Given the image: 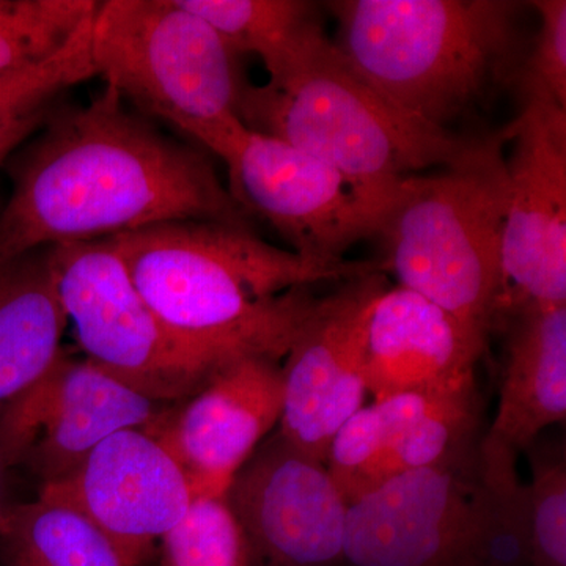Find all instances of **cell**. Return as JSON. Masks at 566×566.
Masks as SVG:
<instances>
[{
    "label": "cell",
    "mask_w": 566,
    "mask_h": 566,
    "mask_svg": "<svg viewBox=\"0 0 566 566\" xmlns=\"http://www.w3.org/2000/svg\"><path fill=\"white\" fill-rule=\"evenodd\" d=\"M41 126L10 167L0 263L166 222L252 229L199 148L156 129L107 85L84 106L51 109Z\"/></svg>",
    "instance_id": "6da1fadb"
},
{
    "label": "cell",
    "mask_w": 566,
    "mask_h": 566,
    "mask_svg": "<svg viewBox=\"0 0 566 566\" xmlns=\"http://www.w3.org/2000/svg\"><path fill=\"white\" fill-rule=\"evenodd\" d=\"M111 240L164 327L222 363L285 359L318 304L312 285L386 273L381 259L312 262L221 222L158 223Z\"/></svg>",
    "instance_id": "7a4b0ae2"
},
{
    "label": "cell",
    "mask_w": 566,
    "mask_h": 566,
    "mask_svg": "<svg viewBox=\"0 0 566 566\" xmlns=\"http://www.w3.org/2000/svg\"><path fill=\"white\" fill-rule=\"evenodd\" d=\"M334 41L348 65L408 117L453 133L502 85L526 46L510 0H338Z\"/></svg>",
    "instance_id": "3957f363"
},
{
    "label": "cell",
    "mask_w": 566,
    "mask_h": 566,
    "mask_svg": "<svg viewBox=\"0 0 566 566\" xmlns=\"http://www.w3.org/2000/svg\"><path fill=\"white\" fill-rule=\"evenodd\" d=\"M245 128L333 167L378 221L408 178L457 161L474 136L441 132L386 102L323 40L275 80L245 85Z\"/></svg>",
    "instance_id": "277c9868"
},
{
    "label": "cell",
    "mask_w": 566,
    "mask_h": 566,
    "mask_svg": "<svg viewBox=\"0 0 566 566\" xmlns=\"http://www.w3.org/2000/svg\"><path fill=\"white\" fill-rule=\"evenodd\" d=\"M510 129L408 178L379 222L386 274L490 337L510 303L504 274Z\"/></svg>",
    "instance_id": "5b68a950"
},
{
    "label": "cell",
    "mask_w": 566,
    "mask_h": 566,
    "mask_svg": "<svg viewBox=\"0 0 566 566\" xmlns=\"http://www.w3.org/2000/svg\"><path fill=\"white\" fill-rule=\"evenodd\" d=\"M96 76L126 104L200 142L240 120V55L182 0H104L91 25Z\"/></svg>",
    "instance_id": "8992f818"
},
{
    "label": "cell",
    "mask_w": 566,
    "mask_h": 566,
    "mask_svg": "<svg viewBox=\"0 0 566 566\" xmlns=\"http://www.w3.org/2000/svg\"><path fill=\"white\" fill-rule=\"evenodd\" d=\"M50 263L59 303L85 359L137 392L178 403L229 364L164 327L111 238L50 245Z\"/></svg>",
    "instance_id": "52a82bcc"
},
{
    "label": "cell",
    "mask_w": 566,
    "mask_h": 566,
    "mask_svg": "<svg viewBox=\"0 0 566 566\" xmlns=\"http://www.w3.org/2000/svg\"><path fill=\"white\" fill-rule=\"evenodd\" d=\"M200 145L226 164L238 205L251 218L270 223L303 259L345 262L354 244L378 234L374 212L340 174L308 153L253 133L241 120L211 133Z\"/></svg>",
    "instance_id": "ba28073f"
},
{
    "label": "cell",
    "mask_w": 566,
    "mask_h": 566,
    "mask_svg": "<svg viewBox=\"0 0 566 566\" xmlns=\"http://www.w3.org/2000/svg\"><path fill=\"white\" fill-rule=\"evenodd\" d=\"M170 405L62 348L0 416V460L7 469L25 465L44 485L77 468L111 434L150 427Z\"/></svg>",
    "instance_id": "9c48e42d"
},
{
    "label": "cell",
    "mask_w": 566,
    "mask_h": 566,
    "mask_svg": "<svg viewBox=\"0 0 566 566\" xmlns=\"http://www.w3.org/2000/svg\"><path fill=\"white\" fill-rule=\"evenodd\" d=\"M483 434L475 381L392 395L346 420L331 442L326 468L352 505L406 472L475 463Z\"/></svg>",
    "instance_id": "30bf717a"
},
{
    "label": "cell",
    "mask_w": 566,
    "mask_h": 566,
    "mask_svg": "<svg viewBox=\"0 0 566 566\" xmlns=\"http://www.w3.org/2000/svg\"><path fill=\"white\" fill-rule=\"evenodd\" d=\"M223 497L251 566H344L349 504L326 463L281 434L259 446Z\"/></svg>",
    "instance_id": "8fae6325"
},
{
    "label": "cell",
    "mask_w": 566,
    "mask_h": 566,
    "mask_svg": "<svg viewBox=\"0 0 566 566\" xmlns=\"http://www.w3.org/2000/svg\"><path fill=\"white\" fill-rule=\"evenodd\" d=\"M385 271L344 281L319 297L282 364L283 406L277 433L326 463L334 436L364 406L368 318L387 289Z\"/></svg>",
    "instance_id": "7c38bea8"
},
{
    "label": "cell",
    "mask_w": 566,
    "mask_h": 566,
    "mask_svg": "<svg viewBox=\"0 0 566 566\" xmlns=\"http://www.w3.org/2000/svg\"><path fill=\"white\" fill-rule=\"evenodd\" d=\"M476 461L406 472L353 502L344 566H485Z\"/></svg>",
    "instance_id": "4fadbf2b"
},
{
    "label": "cell",
    "mask_w": 566,
    "mask_h": 566,
    "mask_svg": "<svg viewBox=\"0 0 566 566\" xmlns=\"http://www.w3.org/2000/svg\"><path fill=\"white\" fill-rule=\"evenodd\" d=\"M509 129L502 249L509 304L566 305V109L524 103Z\"/></svg>",
    "instance_id": "5bb4252c"
},
{
    "label": "cell",
    "mask_w": 566,
    "mask_h": 566,
    "mask_svg": "<svg viewBox=\"0 0 566 566\" xmlns=\"http://www.w3.org/2000/svg\"><path fill=\"white\" fill-rule=\"evenodd\" d=\"M39 497L87 517L128 566L144 564L193 501L180 465L142 430L111 434Z\"/></svg>",
    "instance_id": "9a60e30c"
},
{
    "label": "cell",
    "mask_w": 566,
    "mask_h": 566,
    "mask_svg": "<svg viewBox=\"0 0 566 566\" xmlns=\"http://www.w3.org/2000/svg\"><path fill=\"white\" fill-rule=\"evenodd\" d=\"M283 370L273 357H238L145 428L177 461L193 499L221 497L279 424Z\"/></svg>",
    "instance_id": "2e32d148"
},
{
    "label": "cell",
    "mask_w": 566,
    "mask_h": 566,
    "mask_svg": "<svg viewBox=\"0 0 566 566\" xmlns=\"http://www.w3.org/2000/svg\"><path fill=\"white\" fill-rule=\"evenodd\" d=\"M488 337L403 286H387L368 318L364 378L375 400L475 381Z\"/></svg>",
    "instance_id": "e0dca14e"
},
{
    "label": "cell",
    "mask_w": 566,
    "mask_h": 566,
    "mask_svg": "<svg viewBox=\"0 0 566 566\" xmlns=\"http://www.w3.org/2000/svg\"><path fill=\"white\" fill-rule=\"evenodd\" d=\"M499 408L485 438L520 455L566 419V305L509 304Z\"/></svg>",
    "instance_id": "ac0fdd59"
},
{
    "label": "cell",
    "mask_w": 566,
    "mask_h": 566,
    "mask_svg": "<svg viewBox=\"0 0 566 566\" xmlns=\"http://www.w3.org/2000/svg\"><path fill=\"white\" fill-rule=\"evenodd\" d=\"M66 324L50 248L0 263V416L46 374Z\"/></svg>",
    "instance_id": "d6986e66"
},
{
    "label": "cell",
    "mask_w": 566,
    "mask_h": 566,
    "mask_svg": "<svg viewBox=\"0 0 566 566\" xmlns=\"http://www.w3.org/2000/svg\"><path fill=\"white\" fill-rule=\"evenodd\" d=\"M238 55L262 59L270 80L327 39L319 6L305 0H182Z\"/></svg>",
    "instance_id": "ffe728a7"
},
{
    "label": "cell",
    "mask_w": 566,
    "mask_h": 566,
    "mask_svg": "<svg viewBox=\"0 0 566 566\" xmlns=\"http://www.w3.org/2000/svg\"><path fill=\"white\" fill-rule=\"evenodd\" d=\"M0 566L128 565L87 517L36 497L0 510Z\"/></svg>",
    "instance_id": "44dd1931"
},
{
    "label": "cell",
    "mask_w": 566,
    "mask_h": 566,
    "mask_svg": "<svg viewBox=\"0 0 566 566\" xmlns=\"http://www.w3.org/2000/svg\"><path fill=\"white\" fill-rule=\"evenodd\" d=\"M516 453L483 434L474 505L485 566H528V495Z\"/></svg>",
    "instance_id": "7402d4cb"
},
{
    "label": "cell",
    "mask_w": 566,
    "mask_h": 566,
    "mask_svg": "<svg viewBox=\"0 0 566 566\" xmlns=\"http://www.w3.org/2000/svg\"><path fill=\"white\" fill-rule=\"evenodd\" d=\"M95 0H0V73L46 62L92 17Z\"/></svg>",
    "instance_id": "603a6c76"
},
{
    "label": "cell",
    "mask_w": 566,
    "mask_h": 566,
    "mask_svg": "<svg viewBox=\"0 0 566 566\" xmlns=\"http://www.w3.org/2000/svg\"><path fill=\"white\" fill-rule=\"evenodd\" d=\"M93 13L76 35L46 62L0 73V129L50 111L61 93L96 76L91 57Z\"/></svg>",
    "instance_id": "cb8c5ba5"
},
{
    "label": "cell",
    "mask_w": 566,
    "mask_h": 566,
    "mask_svg": "<svg viewBox=\"0 0 566 566\" xmlns=\"http://www.w3.org/2000/svg\"><path fill=\"white\" fill-rule=\"evenodd\" d=\"M163 566H251L248 543L226 497H196L161 538Z\"/></svg>",
    "instance_id": "d4e9b609"
},
{
    "label": "cell",
    "mask_w": 566,
    "mask_h": 566,
    "mask_svg": "<svg viewBox=\"0 0 566 566\" xmlns=\"http://www.w3.org/2000/svg\"><path fill=\"white\" fill-rule=\"evenodd\" d=\"M527 452L528 566H566L565 442H534Z\"/></svg>",
    "instance_id": "484cf974"
},
{
    "label": "cell",
    "mask_w": 566,
    "mask_h": 566,
    "mask_svg": "<svg viewBox=\"0 0 566 566\" xmlns=\"http://www.w3.org/2000/svg\"><path fill=\"white\" fill-rule=\"evenodd\" d=\"M538 13L534 43L526 48L512 87L524 103H549L566 109V2L535 0Z\"/></svg>",
    "instance_id": "4316f807"
},
{
    "label": "cell",
    "mask_w": 566,
    "mask_h": 566,
    "mask_svg": "<svg viewBox=\"0 0 566 566\" xmlns=\"http://www.w3.org/2000/svg\"><path fill=\"white\" fill-rule=\"evenodd\" d=\"M50 111L32 115V117L24 118V120L13 123V125L0 129V167L7 161V158L13 153L14 148L25 140L29 134L40 128L41 123H43L46 115L50 114Z\"/></svg>",
    "instance_id": "83f0119b"
},
{
    "label": "cell",
    "mask_w": 566,
    "mask_h": 566,
    "mask_svg": "<svg viewBox=\"0 0 566 566\" xmlns=\"http://www.w3.org/2000/svg\"><path fill=\"white\" fill-rule=\"evenodd\" d=\"M7 471L9 469L6 468V464L2 463V460H0V510L3 509V505L7 504L6 501V476Z\"/></svg>",
    "instance_id": "f1b7e54d"
}]
</instances>
